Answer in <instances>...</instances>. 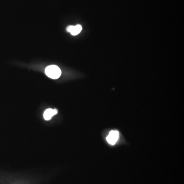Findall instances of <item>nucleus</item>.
Here are the masks:
<instances>
[{
	"mask_svg": "<svg viewBox=\"0 0 184 184\" xmlns=\"http://www.w3.org/2000/svg\"><path fill=\"white\" fill-rule=\"evenodd\" d=\"M45 73L49 77L56 79L61 76L62 71L59 67L56 65H50L45 69Z\"/></svg>",
	"mask_w": 184,
	"mask_h": 184,
	"instance_id": "nucleus-1",
	"label": "nucleus"
},
{
	"mask_svg": "<svg viewBox=\"0 0 184 184\" xmlns=\"http://www.w3.org/2000/svg\"><path fill=\"white\" fill-rule=\"evenodd\" d=\"M119 138V132L118 131H112L107 137V141L108 144L115 145Z\"/></svg>",
	"mask_w": 184,
	"mask_h": 184,
	"instance_id": "nucleus-2",
	"label": "nucleus"
},
{
	"mask_svg": "<svg viewBox=\"0 0 184 184\" xmlns=\"http://www.w3.org/2000/svg\"><path fill=\"white\" fill-rule=\"evenodd\" d=\"M82 26L80 25H77L76 26H69L67 28V31L69 32L72 35H77L82 30Z\"/></svg>",
	"mask_w": 184,
	"mask_h": 184,
	"instance_id": "nucleus-3",
	"label": "nucleus"
},
{
	"mask_svg": "<svg viewBox=\"0 0 184 184\" xmlns=\"http://www.w3.org/2000/svg\"><path fill=\"white\" fill-rule=\"evenodd\" d=\"M58 113V109H46L44 114V118L46 120H50L51 119L52 117L56 115Z\"/></svg>",
	"mask_w": 184,
	"mask_h": 184,
	"instance_id": "nucleus-4",
	"label": "nucleus"
}]
</instances>
